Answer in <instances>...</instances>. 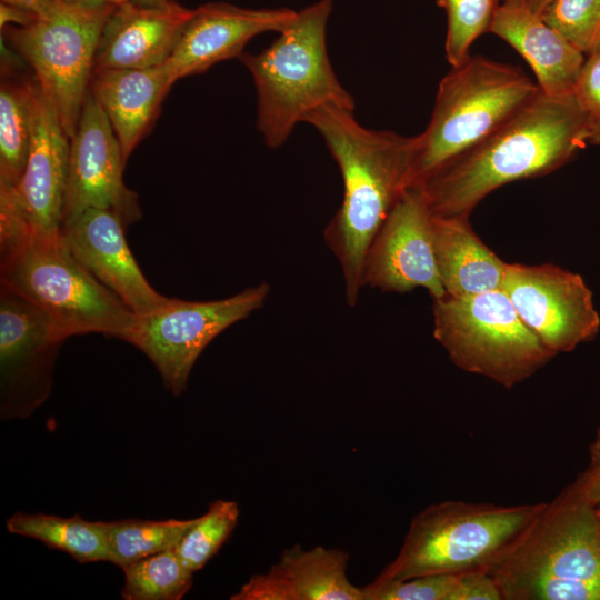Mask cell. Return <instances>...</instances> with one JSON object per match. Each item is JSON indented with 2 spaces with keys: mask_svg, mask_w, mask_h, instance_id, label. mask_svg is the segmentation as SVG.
I'll use <instances>...</instances> for the list:
<instances>
[{
  "mask_svg": "<svg viewBox=\"0 0 600 600\" xmlns=\"http://www.w3.org/2000/svg\"><path fill=\"white\" fill-rule=\"evenodd\" d=\"M0 86V186L14 187L24 170L32 131L33 80L2 67Z\"/></svg>",
  "mask_w": 600,
  "mask_h": 600,
  "instance_id": "obj_24",
  "label": "cell"
},
{
  "mask_svg": "<svg viewBox=\"0 0 600 600\" xmlns=\"http://www.w3.org/2000/svg\"><path fill=\"white\" fill-rule=\"evenodd\" d=\"M132 3L143 7H163L170 2V0H130Z\"/></svg>",
  "mask_w": 600,
  "mask_h": 600,
  "instance_id": "obj_38",
  "label": "cell"
},
{
  "mask_svg": "<svg viewBox=\"0 0 600 600\" xmlns=\"http://www.w3.org/2000/svg\"><path fill=\"white\" fill-rule=\"evenodd\" d=\"M60 0H1V2L26 9L37 17L51 10Z\"/></svg>",
  "mask_w": 600,
  "mask_h": 600,
  "instance_id": "obj_35",
  "label": "cell"
},
{
  "mask_svg": "<svg viewBox=\"0 0 600 600\" xmlns=\"http://www.w3.org/2000/svg\"><path fill=\"white\" fill-rule=\"evenodd\" d=\"M599 513V538H600V512Z\"/></svg>",
  "mask_w": 600,
  "mask_h": 600,
  "instance_id": "obj_39",
  "label": "cell"
},
{
  "mask_svg": "<svg viewBox=\"0 0 600 600\" xmlns=\"http://www.w3.org/2000/svg\"><path fill=\"white\" fill-rule=\"evenodd\" d=\"M66 336L41 308L0 283V417L26 419L49 398Z\"/></svg>",
  "mask_w": 600,
  "mask_h": 600,
  "instance_id": "obj_11",
  "label": "cell"
},
{
  "mask_svg": "<svg viewBox=\"0 0 600 600\" xmlns=\"http://www.w3.org/2000/svg\"><path fill=\"white\" fill-rule=\"evenodd\" d=\"M0 283L41 308L66 336L124 340L136 314L69 251L60 234L23 232L0 243Z\"/></svg>",
  "mask_w": 600,
  "mask_h": 600,
  "instance_id": "obj_6",
  "label": "cell"
},
{
  "mask_svg": "<svg viewBox=\"0 0 600 600\" xmlns=\"http://www.w3.org/2000/svg\"><path fill=\"white\" fill-rule=\"evenodd\" d=\"M469 216H432V241L448 296L466 297L502 288L503 262L476 234Z\"/></svg>",
  "mask_w": 600,
  "mask_h": 600,
  "instance_id": "obj_22",
  "label": "cell"
},
{
  "mask_svg": "<svg viewBox=\"0 0 600 600\" xmlns=\"http://www.w3.org/2000/svg\"><path fill=\"white\" fill-rule=\"evenodd\" d=\"M433 337L459 369L511 389L554 354L521 320L502 289L433 300Z\"/></svg>",
  "mask_w": 600,
  "mask_h": 600,
  "instance_id": "obj_8",
  "label": "cell"
},
{
  "mask_svg": "<svg viewBox=\"0 0 600 600\" xmlns=\"http://www.w3.org/2000/svg\"><path fill=\"white\" fill-rule=\"evenodd\" d=\"M573 97L584 116L589 143H600V48L589 53L578 76Z\"/></svg>",
  "mask_w": 600,
  "mask_h": 600,
  "instance_id": "obj_31",
  "label": "cell"
},
{
  "mask_svg": "<svg viewBox=\"0 0 600 600\" xmlns=\"http://www.w3.org/2000/svg\"><path fill=\"white\" fill-rule=\"evenodd\" d=\"M502 600H600L599 513L576 480L486 570Z\"/></svg>",
  "mask_w": 600,
  "mask_h": 600,
  "instance_id": "obj_3",
  "label": "cell"
},
{
  "mask_svg": "<svg viewBox=\"0 0 600 600\" xmlns=\"http://www.w3.org/2000/svg\"><path fill=\"white\" fill-rule=\"evenodd\" d=\"M576 481L597 511L600 512V426L589 447L588 466L578 474Z\"/></svg>",
  "mask_w": 600,
  "mask_h": 600,
  "instance_id": "obj_33",
  "label": "cell"
},
{
  "mask_svg": "<svg viewBox=\"0 0 600 600\" xmlns=\"http://www.w3.org/2000/svg\"><path fill=\"white\" fill-rule=\"evenodd\" d=\"M126 163L109 120L89 90L70 138L62 221L90 208L114 212L126 228L139 221V196L123 181Z\"/></svg>",
  "mask_w": 600,
  "mask_h": 600,
  "instance_id": "obj_13",
  "label": "cell"
},
{
  "mask_svg": "<svg viewBox=\"0 0 600 600\" xmlns=\"http://www.w3.org/2000/svg\"><path fill=\"white\" fill-rule=\"evenodd\" d=\"M453 600H502L493 578L486 570L461 574Z\"/></svg>",
  "mask_w": 600,
  "mask_h": 600,
  "instance_id": "obj_32",
  "label": "cell"
},
{
  "mask_svg": "<svg viewBox=\"0 0 600 600\" xmlns=\"http://www.w3.org/2000/svg\"><path fill=\"white\" fill-rule=\"evenodd\" d=\"M239 506L232 500L218 499L194 522L179 541L174 551L193 572L202 569L229 539L239 519Z\"/></svg>",
  "mask_w": 600,
  "mask_h": 600,
  "instance_id": "obj_27",
  "label": "cell"
},
{
  "mask_svg": "<svg viewBox=\"0 0 600 600\" xmlns=\"http://www.w3.org/2000/svg\"><path fill=\"white\" fill-rule=\"evenodd\" d=\"M540 14L583 54L600 48V0H552Z\"/></svg>",
  "mask_w": 600,
  "mask_h": 600,
  "instance_id": "obj_29",
  "label": "cell"
},
{
  "mask_svg": "<svg viewBox=\"0 0 600 600\" xmlns=\"http://www.w3.org/2000/svg\"><path fill=\"white\" fill-rule=\"evenodd\" d=\"M194 522L192 519H122L108 522L110 562L123 567L172 550Z\"/></svg>",
  "mask_w": 600,
  "mask_h": 600,
  "instance_id": "obj_25",
  "label": "cell"
},
{
  "mask_svg": "<svg viewBox=\"0 0 600 600\" xmlns=\"http://www.w3.org/2000/svg\"><path fill=\"white\" fill-rule=\"evenodd\" d=\"M173 84L163 64L93 71L90 92L104 111L126 162L156 123Z\"/></svg>",
  "mask_w": 600,
  "mask_h": 600,
  "instance_id": "obj_21",
  "label": "cell"
},
{
  "mask_svg": "<svg viewBox=\"0 0 600 600\" xmlns=\"http://www.w3.org/2000/svg\"><path fill=\"white\" fill-rule=\"evenodd\" d=\"M37 16L26 9L11 6L4 2L0 3V28L3 29L10 23L17 27H23L31 23Z\"/></svg>",
  "mask_w": 600,
  "mask_h": 600,
  "instance_id": "obj_34",
  "label": "cell"
},
{
  "mask_svg": "<svg viewBox=\"0 0 600 600\" xmlns=\"http://www.w3.org/2000/svg\"><path fill=\"white\" fill-rule=\"evenodd\" d=\"M544 504L446 500L428 506L412 518L397 556L371 582L487 570Z\"/></svg>",
  "mask_w": 600,
  "mask_h": 600,
  "instance_id": "obj_7",
  "label": "cell"
},
{
  "mask_svg": "<svg viewBox=\"0 0 600 600\" xmlns=\"http://www.w3.org/2000/svg\"><path fill=\"white\" fill-rule=\"evenodd\" d=\"M192 10L173 0L163 7H143L130 1L114 8L103 27L93 71L162 66L174 50Z\"/></svg>",
  "mask_w": 600,
  "mask_h": 600,
  "instance_id": "obj_19",
  "label": "cell"
},
{
  "mask_svg": "<svg viewBox=\"0 0 600 600\" xmlns=\"http://www.w3.org/2000/svg\"><path fill=\"white\" fill-rule=\"evenodd\" d=\"M462 573L428 574L407 580L370 582L364 600H453Z\"/></svg>",
  "mask_w": 600,
  "mask_h": 600,
  "instance_id": "obj_30",
  "label": "cell"
},
{
  "mask_svg": "<svg viewBox=\"0 0 600 600\" xmlns=\"http://www.w3.org/2000/svg\"><path fill=\"white\" fill-rule=\"evenodd\" d=\"M332 4V0H319L297 11L268 48L239 57L257 91V128L271 149L281 147L294 127L320 107L354 111V100L338 80L328 56Z\"/></svg>",
  "mask_w": 600,
  "mask_h": 600,
  "instance_id": "obj_4",
  "label": "cell"
},
{
  "mask_svg": "<svg viewBox=\"0 0 600 600\" xmlns=\"http://www.w3.org/2000/svg\"><path fill=\"white\" fill-rule=\"evenodd\" d=\"M124 600H179L191 589L193 571L174 549L166 550L122 568Z\"/></svg>",
  "mask_w": 600,
  "mask_h": 600,
  "instance_id": "obj_26",
  "label": "cell"
},
{
  "mask_svg": "<svg viewBox=\"0 0 600 600\" xmlns=\"http://www.w3.org/2000/svg\"><path fill=\"white\" fill-rule=\"evenodd\" d=\"M296 12L289 8L248 9L227 2L202 4L192 10L163 66L174 82L203 73L218 62L239 58L253 37L280 33Z\"/></svg>",
  "mask_w": 600,
  "mask_h": 600,
  "instance_id": "obj_17",
  "label": "cell"
},
{
  "mask_svg": "<svg viewBox=\"0 0 600 600\" xmlns=\"http://www.w3.org/2000/svg\"><path fill=\"white\" fill-rule=\"evenodd\" d=\"M499 0H437L447 13L446 58L451 67L469 56L474 40L489 31Z\"/></svg>",
  "mask_w": 600,
  "mask_h": 600,
  "instance_id": "obj_28",
  "label": "cell"
},
{
  "mask_svg": "<svg viewBox=\"0 0 600 600\" xmlns=\"http://www.w3.org/2000/svg\"><path fill=\"white\" fill-rule=\"evenodd\" d=\"M344 550L296 543L267 572L253 574L231 600H364L348 578Z\"/></svg>",
  "mask_w": 600,
  "mask_h": 600,
  "instance_id": "obj_18",
  "label": "cell"
},
{
  "mask_svg": "<svg viewBox=\"0 0 600 600\" xmlns=\"http://www.w3.org/2000/svg\"><path fill=\"white\" fill-rule=\"evenodd\" d=\"M501 289L554 356L572 351L599 332L592 292L578 273L550 263H507Z\"/></svg>",
  "mask_w": 600,
  "mask_h": 600,
  "instance_id": "obj_12",
  "label": "cell"
},
{
  "mask_svg": "<svg viewBox=\"0 0 600 600\" xmlns=\"http://www.w3.org/2000/svg\"><path fill=\"white\" fill-rule=\"evenodd\" d=\"M589 143L573 94L539 93L509 121L418 187L434 216H470L492 191L548 174Z\"/></svg>",
  "mask_w": 600,
  "mask_h": 600,
  "instance_id": "obj_2",
  "label": "cell"
},
{
  "mask_svg": "<svg viewBox=\"0 0 600 600\" xmlns=\"http://www.w3.org/2000/svg\"><path fill=\"white\" fill-rule=\"evenodd\" d=\"M304 122L320 133L342 177V201L324 229V240L340 264L346 301L353 307L363 288L370 244L410 187L413 140L364 128L352 110L336 106L316 109Z\"/></svg>",
  "mask_w": 600,
  "mask_h": 600,
  "instance_id": "obj_1",
  "label": "cell"
},
{
  "mask_svg": "<svg viewBox=\"0 0 600 600\" xmlns=\"http://www.w3.org/2000/svg\"><path fill=\"white\" fill-rule=\"evenodd\" d=\"M121 219L107 209L90 208L62 221L60 237L73 257L137 316L169 298L143 276L124 237Z\"/></svg>",
  "mask_w": 600,
  "mask_h": 600,
  "instance_id": "obj_16",
  "label": "cell"
},
{
  "mask_svg": "<svg viewBox=\"0 0 600 600\" xmlns=\"http://www.w3.org/2000/svg\"><path fill=\"white\" fill-rule=\"evenodd\" d=\"M489 32L509 43L527 61L541 92L573 94L586 57L544 22L526 0L498 2Z\"/></svg>",
  "mask_w": 600,
  "mask_h": 600,
  "instance_id": "obj_20",
  "label": "cell"
},
{
  "mask_svg": "<svg viewBox=\"0 0 600 600\" xmlns=\"http://www.w3.org/2000/svg\"><path fill=\"white\" fill-rule=\"evenodd\" d=\"M540 89L521 69L469 56L441 79L430 121L412 137L410 187L490 136Z\"/></svg>",
  "mask_w": 600,
  "mask_h": 600,
  "instance_id": "obj_5",
  "label": "cell"
},
{
  "mask_svg": "<svg viewBox=\"0 0 600 600\" xmlns=\"http://www.w3.org/2000/svg\"><path fill=\"white\" fill-rule=\"evenodd\" d=\"M269 292V284L261 282L224 299L169 298L156 310L136 314L124 341L149 358L167 390L180 396L206 347L226 329L260 309Z\"/></svg>",
  "mask_w": 600,
  "mask_h": 600,
  "instance_id": "obj_10",
  "label": "cell"
},
{
  "mask_svg": "<svg viewBox=\"0 0 600 600\" xmlns=\"http://www.w3.org/2000/svg\"><path fill=\"white\" fill-rule=\"evenodd\" d=\"M6 527L10 533L38 540L80 563L110 562L107 521H90L79 514L66 518L18 512L6 520Z\"/></svg>",
  "mask_w": 600,
  "mask_h": 600,
  "instance_id": "obj_23",
  "label": "cell"
},
{
  "mask_svg": "<svg viewBox=\"0 0 600 600\" xmlns=\"http://www.w3.org/2000/svg\"><path fill=\"white\" fill-rule=\"evenodd\" d=\"M432 216L420 187L403 191L370 244L363 287L398 293L423 288L432 300L447 296L434 257Z\"/></svg>",
  "mask_w": 600,
  "mask_h": 600,
  "instance_id": "obj_14",
  "label": "cell"
},
{
  "mask_svg": "<svg viewBox=\"0 0 600 600\" xmlns=\"http://www.w3.org/2000/svg\"><path fill=\"white\" fill-rule=\"evenodd\" d=\"M552 0H526L527 4L537 13L541 11L551 2Z\"/></svg>",
  "mask_w": 600,
  "mask_h": 600,
  "instance_id": "obj_37",
  "label": "cell"
},
{
  "mask_svg": "<svg viewBox=\"0 0 600 600\" xmlns=\"http://www.w3.org/2000/svg\"><path fill=\"white\" fill-rule=\"evenodd\" d=\"M66 3L70 4H78V6H84V7H120L123 6L130 0H62Z\"/></svg>",
  "mask_w": 600,
  "mask_h": 600,
  "instance_id": "obj_36",
  "label": "cell"
},
{
  "mask_svg": "<svg viewBox=\"0 0 600 600\" xmlns=\"http://www.w3.org/2000/svg\"><path fill=\"white\" fill-rule=\"evenodd\" d=\"M117 7H84L60 0L23 27L1 30L32 68L42 93L69 139L73 136L94 70L103 27Z\"/></svg>",
  "mask_w": 600,
  "mask_h": 600,
  "instance_id": "obj_9",
  "label": "cell"
},
{
  "mask_svg": "<svg viewBox=\"0 0 600 600\" xmlns=\"http://www.w3.org/2000/svg\"><path fill=\"white\" fill-rule=\"evenodd\" d=\"M69 149L70 139L34 79L27 163L14 187L0 186V199L13 207L31 233L44 237L60 234Z\"/></svg>",
  "mask_w": 600,
  "mask_h": 600,
  "instance_id": "obj_15",
  "label": "cell"
}]
</instances>
